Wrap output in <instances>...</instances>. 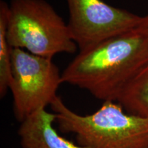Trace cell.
<instances>
[{"label":"cell","instance_id":"1","mask_svg":"<svg viewBox=\"0 0 148 148\" xmlns=\"http://www.w3.org/2000/svg\"><path fill=\"white\" fill-rule=\"evenodd\" d=\"M148 64V37L137 27L79 53L62 73V83L116 101L122 90Z\"/></svg>","mask_w":148,"mask_h":148},{"label":"cell","instance_id":"2","mask_svg":"<svg viewBox=\"0 0 148 148\" xmlns=\"http://www.w3.org/2000/svg\"><path fill=\"white\" fill-rule=\"evenodd\" d=\"M58 128L75 135L90 148H148V119L127 112L119 103L103 101L97 111L82 115L57 96L50 104Z\"/></svg>","mask_w":148,"mask_h":148},{"label":"cell","instance_id":"3","mask_svg":"<svg viewBox=\"0 0 148 148\" xmlns=\"http://www.w3.org/2000/svg\"><path fill=\"white\" fill-rule=\"evenodd\" d=\"M7 38L12 48L50 59L78 48L67 24L45 0H11Z\"/></svg>","mask_w":148,"mask_h":148},{"label":"cell","instance_id":"4","mask_svg":"<svg viewBox=\"0 0 148 148\" xmlns=\"http://www.w3.org/2000/svg\"><path fill=\"white\" fill-rule=\"evenodd\" d=\"M62 74L52 59L20 48L11 49V82L14 114L21 123L37 111L46 109L57 97Z\"/></svg>","mask_w":148,"mask_h":148},{"label":"cell","instance_id":"5","mask_svg":"<svg viewBox=\"0 0 148 148\" xmlns=\"http://www.w3.org/2000/svg\"><path fill=\"white\" fill-rule=\"evenodd\" d=\"M69 27L79 51L110 37L136 28L142 16L112 6L102 0H66Z\"/></svg>","mask_w":148,"mask_h":148},{"label":"cell","instance_id":"6","mask_svg":"<svg viewBox=\"0 0 148 148\" xmlns=\"http://www.w3.org/2000/svg\"><path fill=\"white\" fill-rule=\"evenodd\" d=\"M54 112L42 109L21 122L18 134L22 148H90L59 134L53 126Z\"/></svg>","mask_w":148,"mask_h":148},{"label":"cell","instance_id":"7","mask_svg":"<svg viewBox=\"0 0 148 148\" xmlns=\"http://www.w3.org/2000/svg\"><path fill=\"white\" fill-rule=\"evenodd\" d=\"M116 101L129 113L148 119V64L125 86Z\"/></svg>","mask_w":148,"mask_h":148},{"label":"cell","instance_id":"8","mask_svg":"<svg viewBox=\"0 0 148 148\" xmlns=\"http://www.w3.org/2000/svg\"><path fill=\"white\" fill-rule=\"evenodd\" d=\"M9 5L0 1V97L3 98L11 82V49L7 38Z\"/></svg>","mask_w":148,"mask_h":148},{"label":"cell","instance_id":"9","mask_svg":"<svg viewBox=\"0 0 148 148\" xmlns=\"http://www.w3.org/2000/svg\"><path fill=\"white\" fill-rule=\"evenodd\" d=\"M138 27L148 37V14L142 16L141 21Z\"/></svg>","mask_w":148,"mask_h":148}]
</instances>
